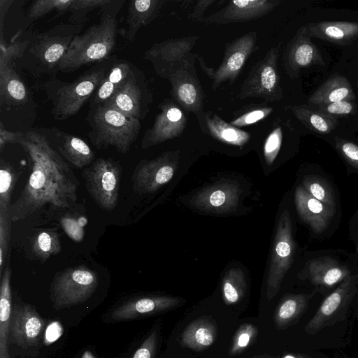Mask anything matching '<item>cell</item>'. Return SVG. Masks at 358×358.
Returning a JSON list of instances; mask_svg holds the SVG:
<instances>
[{
	"instance_id": "cell-5",
	"label": "cell",
	"mask_w": 358,
	"mask_h": 358,
	"mask_svg": "<svg viewBox=\"0 0 358 358\" xmlns=\"http://www.w3.org/2000/svg\"><path fill=\"white\" fill-rule=\"evenodd\" d=\"M86 120L91 128L88 136L95 148L114 147L122 154L129 152L141 127L139 120L106 104L90 106Z\"/></svg>"
},
{
	"instance_id": "cell-4",
	"label": "cell",
	"mask_w": 358,
	"mask_h": 358,
	"mask_svg": "<svg viewBox=\"0 0 358 358\" xmlns=\"http://www.w3.org/2000/svg\"><path fill=\"white\" fill-rule=\"evenodd\" d=\"M82 28L67 23L34 34L28 38L27 46L17 61L22 68L36 77L57 71L69 45Z\"/></svg>"
},
{
	"instance_id": "cell-14",
	"label": "cell",
	"mask_w": 358,
	"mask_h": 358,
	"mask_svg": "<svg viewBox=\"0 0 358 358\" xmlns=\"http://www.w3.org/2000/svg\"><path fill=\"white\" fill-rule=\"evenodd\" d=\"M295 203L299 217L313 232L321 234L328 228L334 208L312 196L303 186L296 189Z\"/></svg>"
},
{
	"instance_id": "cell-47",
	"label": "cell",
	"mask_w": 358,
	"mask_h": 358,
	"mask_svg": "<svg viewBox=\"0 0 358 358\" xmlns=\"http://www.w3.org/2000/svg\"><path fill=\"white\" fill-rule=\"evenodd\" d=\"M264 115L265 113L263 110H257L252 111L238 120H236L233 124L238 125L252 124L263 118Z\"/></svg>"
},
{
	"instance_id": "cell-10",
	"label": "cell",
	"mask_w": 358,
	"mask_h": 358,
	"mask_svg": "<svg viewBox=\"0 0 358 358\" xmlns=\"http://www.w3.org/2000/svg\"><path fill=\"white\" fill-rule=\"evenodd\" d=\"M45 322L34 306L15 303L12 309L10 330L14 343L27 348L38 344Z\"/></svg>"
},
{
	"instance_id": "cell-52",
	"label": "cell",
	"mask_w": 358,
	"mask_h": 358,
	"mask_svg": "<svg viewBox=\"0 0 358 358\" xmlns=\"http://www.w3.org/2000/svg\"><path fill=\"white\" fill-rule=\"evenodd\" d=\"M357 85H358V83H357Z\"/></svg>"
},
{
	"instance_id": "cell-16",
	"label": "cell",
	"mask_w": 358,
	"mask_h": 358,
	"mask_svg": "<svg viewBox=\"0 0 358 358\" xmlns=\"http://www.w3.org/2000/svg\"><path fill=\"white\" fill-rule=\"evenodd\" d=\"M143 90L140 78L134 66L124 83L105 103L124 114L140 119L141 115Z\"/></svg>"
},
{
	"instance_id": "cell-32",
	"label": "cell",
	"mask_w": 358,
	"mask_h": 358,
	"mask_svg": "<svg viewBox=\"0 0 358 358\" xmlns=\"http://www.w3.org/2000/svg\"><path fill=\"white\" fill-rule=\"evenodd\" d=\"M73 0H36L32 2L29 9V19L35 20L52 10L59 15L68 12Z\"/></svg>"
},
{
	"instance_id": "cell-27",
	"label": "cell",
	"mask_w": 358,
	"mask_h": 358,
	"mask_svg": "<svg viewBox=\"0 0 358 358\" xmlns=\"http://www.w3.org/2000/svg\"><path fill=\"white\" fill-rule=\"evenodd\" d=\"M31 249L41 263L62 250L59 236L54 229L40 230L31 240Z\"/></svg>"
},
{
	"instance_id": "cell-1",
	"label": "cell",
	"mask_w": 358,
	"mask_h": 358,
	"mask_svg": "<svg viewBox=\"0 0 358 358\" xmlns=\"http://www.w3.org/2000/svg\"><path fill=\"white\" fill-rule=\"evenodd\" d=\"M18 144L29 159L31 172L20 195L10 206V221L24 220L47 205L59 208L73 205L79 180L46 136L26 131Z\"/></svg>"
},
{
	"instance_id": "cell-31",
	"label": "cell",
	"mask_w": 358,
	"mask_h": 358,
	"mask_svg": "<svg viewBox=\"0 0 358 358\" xmlns=\"http://www.w3.org/2000/svg\"><path fill=\"white\" fill-rule=\"evenodd\" d=\"M111 0H73L68 10L70 13L68 23L83 27L90 11L103 8Z\"/></svg>"
},
{
	"instance_id": "cell-53",
	"label": "cell",
	"mask_w": 358,
	"mask_h": 358,
	"mask_svg": "<svg viewBox=\"0 0 358 358\" xmlns=\"http://www.w3.org/2000/svg\"><path fill=\"white\" fill-rule=\"evenodd\" d=\"M357 121H358V120H357Z\"/></svg>"
},
{
	"instance_id": "cell-21",
	"label": "cell",
	"mask_w": 358,
	"mask_h": 358,
	"mask_svg": "<svg viewBox=\"0 0 358 358\" xmlns=\"http://www.w3.org/2000/svg\"><path fill=\"white\" fill-rule=\"evenodd\" d=\"M132 69L129 62L116 58L91 97L90 106L107 102L124 83Z\"/></svg>"
},
{
	"instance_id": "cell-42",
	"label": "cell",
	"mask_w": 358,
	"mask_h": 358,
	"mask_svg": "<svg viewBox=\"0 0 358 358\" xmlns=\"http://www.w3.org/2000/svg\"><path fill=\"white\" fill-rule=\"evenodd\" d=\"M22 131H10L3 127L2 122L0 124V151L2 152L8 143H17L23 136Z\"/></svg>"
},
{
	"instance_id": "cell-50",
	"label": "cell",
	"mask_w": 358,
	"mask_h": 358,
	"mask_svg": "<svg viewBox=\"0 0 358 358\" xmlns=\"http://www.w3.org/2000/svg\"><path fill=\"white\" fill-rule=\"evenodd\" d=\"M250 358H306L303 355H285L281 357H273L268 355H262L252 357Z\"/></svg>"
},
{
	"instance_id": "cell-33",
	"label": "cell",
	"mask_w": 358,
	"mask_h": 358,
	"mask_svg": "<svg viewBox=\"0 0 358 358\" xmlns=\"http://www.w3.org/2000/svg\"><path fill=\"white\" fill-rule=\"evenodd\" d=\"M257 329L250 323L242 324L234 334L229 349V355L235 356L243 352L255 339Z\"/></svg>"
},
{
	"instance_id": "cell-34",
	"label": "cell",
	"mask_w": 358,
	"mask_h": 358,
	"mask_svg": "<svg viewBox=\"0 0 358 358\" xmlns=\"http://www.w3.org/2000/svg\"><path fill=\"white\" fill-rule=\"evenodd\" d=\"M248 48L249 45H243L229 55L217 73V80H222L239 71L245 62Z\"/></svg>"
},
{
	"instance_id": "cell-23",
	"label": "cell",
	"mask_w": 358,
	"mask_h": 358,
	"mask_svg": "<svg viewBox=\"0 0 358 358\" xmlns=\"http://www.w3.org/2000/svg\"><path fill=\"white\" fill-rule=\"evenodd\" d=\"M12 270L4 268L0 285V358H10L8 349V338L12 315L11 280Z\"/></svg>"
},
{
	"instance_id": "cell-9",
	"label": "cell",
	"mask_w": 358,
	"mask_h": 358,
	"mask_svg": "<svg viewBox=\"0 0 358 358\" xmlns=\"http://www.w3.org/2000/svg\"><path fill=\"white\" fill-rule=\"evenodd\" d=\"M358 273L350 275L322 301L315 315L305 327V331L315 335L345 317L348 307L357 292Z\"/></svg>"
},
{
	"instance_id": "cell-11",
	"label": "cell",
	"mask_w": 358,
	"mask_h": 358,
	"mask_svg": "<svg viewBox=\"0 0 358 358\" xmlns=\"http://www.w3.org/2000/svg\"><path fill=\"white\" fill-rule=\"evenodd\" d=\"M173 173V167L166 163L164 159L142 160L131 175L132 189L139 195L153 192L167 183Z\"/></svg>"
},
{
	"instance_id": "cell-36",
	"label": "cell",
	"mask_w": 358,
	"mask_h": 358,
	"mask_svg": "<svg viewBox=\"0 0 358 358\" xmlns=\"http://www.w3.org/2000/svg\"><path fill=\"white\" fill-rule=\"evenodd\" d=\"M310 107L335 117L336 115H355L357 112L355 101L343 100Z\"/></svg>"
},
{
	"instance_id": "cell-41",
	"label": "cell",
	"mask_w": 358,
	"mask_h": 358,
	"mask_svg": "<svg viewBox=\"0 0 358 358\" xmlns=\"http://www.w3.org/2000/svg\"><path fill=\"white\" fill-rule=\"evenodd\" d=\"M280 144L281 131L280 129H276L268 137L264 146V155L268 164H272L275 159Z\"/></svg>"
},
{
	"instance_id": "cell-43",
	"label": "cell",
	"mask_w": 358,
	"mask_h": 358,
	"mask_svg": "<svg viewBox=\"0 0 358 358\" xmlns=\"http://www.w3.org/2000/svg\"><path fill=\"white\" fill-rule=\"evenodd\" d=\"M63 334V327L58 321L50 323L45 329L44 343L51 344L58 340Z\"/></svg>"
},
{
	"instance_id": "cell-26",
	"label": "cell",
	"mask_w": 358,
	"mask_h": 358,
	"mask_svg": "<svg viewBox=\"0 0 358 358\" xmlns=\"http://www.w3.org/2000/svg\"><path fill=\"white\" fill-rule=\"evenodd\" d=\"M157 1L151 0L130 1L127 16L125 37L131 42L137 31L150 19L157 8Z\"/></svg>"
},
{
	"instance_id": "cell-51",
	"label": "cell",
	"mask_w": 358,
	"mask_h": 358,
	"mask_svg": "<svg viewBox=\"0 0 358 358\" xmlns=\"http://www.w3.org/2000/svg\"><path fill=\"white\" fill-rule=\"evenodd\" d=\"M82 358H95V357L93 356V355L91 353V352L86 351L83 355Z\"/></svg>"
},
{
	"instance_id": "cell-2",
	"label": "cell",
	"mask_w": 358,
	"mask_h": 358,
	"mask_svg": "<svg viewBox=\"0 0 358 358\" xmlns=\"http://www.w3.org/2000/svg\"><path fill=\"white\" fill-rule=\"evenodd\" d=\"M124 1H111L103 7L99 22L76 35L59 62L57 71L73 72L84 65L109 58L116 40L117 15Z\"/></svg>"
},
{
	"instance_id": "cell-12",
	"label": "cell",
	"mask_w": 358,
	"mask_h": 358,
	"mask_svg": "<svg viewBox=\"0 0 358 358\" xmlns=\"http://www.w3.org/2000/svg\"><path fill=\"white\" fill-rule=\"evenodd\" d=\"M350 275V271L345 265L331 257H320L306 263L301 278L308 279L317 291L331 288Z\"/></svg>"
},
{
	"instance_id": "cell-28",
	"label": "cell",
	"mask_w": 358,
	"mask_h": 358,
	"mask_svg": "<svg viewBox=\"0 0 358 358\" xmlns=\"http://www.w3.org/2000/svg\"><path fill=\"white\" fill-rule=\"evenodd\" d=\"M20 173L13 164L0 159V215H9L10 201Z\"/></svg>"
},
{
	"instance_id": "cell-48",
	"label": "cell",
	"mask_w": 358,
	"mask_h": 358,
	"mask_svg": "<svg viewBox=\"0 0 358 358\" xmlns=\"http://www.w3.org/2000/svg\"><path fill=\"white\" fill-rule=\"evenodd\" d=\"M13 1L10 0H0V28H1V40H3V18L6 16V14L11 6Z\"/></svg>"
},
{
	"instance_id": "cell-7",
	"label": "cell",
	"mask_w": 358,
	"mask_h": 358,
	"mask_svg": "<svg viewBox=\"0 0 358 358\" xmlns=\"http://www.w3.org/2000/svg\"><path fill=\"white\" fill-rule=\"evenodd\" d=\"M99 278L85 265L71 266L57 273L51 286L55 309L59 310L87 301L96 291Z\"/></svg>"
},
{
	"instance_id": "cell-20",
	"label": "cell",
	"mask_w": 358,
	"mask_h": 358,
	"mask_svg": "<svg viewBox=\"0 0 358 358\" xmlns=\"http://www.w3.org/2000/svg\"><path fill=\"white\" fill-rule=\"evenodd\" d=\"M217 337V327L214 320L207 316L199 317L191 323L181 334V345L196 351L210 347Z\"/></svg>"
},
{
	"instance_id": "cell-22",
	"label": "cell",
	"mask_w": 358,
	"mask_h": 358,
	"mask_svg": "<svg viewBox=\"0 0 358 358\" xmlns=\"http://www.w3.org/2000/svg\"><path fill=\"white\" fill-rule=\"evenodd\" d=\"M29 92L13 65L0 66V105L18 106L27 103Z\"/></svg>"
},
{
	"instance_id": "cell-29",
	"label": "cell",
	"mask_w": 358,
	"mask_h": 358,
	"mask_svg": "<svg viewBox=\"0 0 358 358\" xmlns=\"http://www.w3.org/2000/svg\"><path fill=\"white\" fill-rule=\"evenodd\" d=\"M222 291L226 304L231 305L238 302L246 291L244 275L241 269L230 270L222 281Z\"/></svg>"
},
{
	"instance_id": "cell-46",
	"label": "cell",
	"mask_w": 358,
	"mask_h": 358,
	"mask_svg": "<svg viewBox=\"0 0 358 358\" xmlns=\"http://www.w3.org/2000/svg\"><path fill=\"white\" fill-rule=\"evenodd\" d=\"M180 99L186 104H192L196 97V92L194 87L190 83H184L180 86L178 90Z\"/></svg>"
},
{
	"instance_id": "cell-39",
	"label": "cell",
	"mask_w": 358,
	"mask_h": 358,
	"mask_svg": "<svg viewBox=\"0 0 358 358\" xmlns=\"http://www.w3.org/2000/svg\"><path fill=\"white\" fill-rule=\"evenodd\" d=\"M233 193L227 187H215L207 194V202L213 208H220L230 203Z\"/></svg>"
},
{
	"instance_id": "cell-37",
	"label": "cell",
	"mask_w": 358,
	"mask_h": 358,
	"mask_svg": "<svg viewBox=\"0 0 358 358\" xmlns=\"http://www.w3.org/2000/svg\"><path fill=\"white\" fill-rule=\"evenodd\" d=\"M10 222L9 215H0V278L4 271L3 266L8 250Z\"/></svg>"
},
{
	"instance_id": "cell-44",
	"label": "cell",
	"mask_w": 358,
	"mask_h": 358,
	"mask_svg": "<svg viewBox=\"0 0 358 358\" xmlns=\"http://www.w3.org/2000/svg\"><path fill=\"white\" fill-rule=\"evenodd\" d=\"M218 131V135L224 141L234 144H241L244 139L243 134L231 127H222Z\"/></svg>"
},
{
	"instance_id": "cell-38",
	"label": "cell",
	"mask_w": 358,
	"mask_h": 358,
	"mask_svg": "<svg viewBox=\"0 0 358 358\" xmlns=\"http://www.w3.org/2000/svg\"><path fill=\"white\" fill-rule=\"evenodd\" d=\"M336 147L343 158L358 170V145L347 140L335 138Z\"/></svg>"
},
{
	"instance_id": "cell-17",
	"label": "cell",
	"mask_w": 358,
	"mask_h": 358,
	"mask_svg": "<svg viewBox=\"0 0 358 358\" xmlns=\"http://www.w3.org/2000/svg\"><path fill=\"white\" fill-rule=\"evenodd\" d=\"M311 38L345 46L358 39V22L348 21H320L306 25Z\"/></svg>"
},
{
	"instance_id": "cell-18",
	"label": "cell",
	"mask_w": 358,
	"mask_h": 358,
	"mask_svg": "<svg viewBox=\"0 0 358 358\" xmlns=\"http://www.w3.org/2000/svg\"><path fill=\"white\" fill-rule=\"evenodd\" d=\"M52 131L58 152L73 165L83 169L95 160L93 151L83 139L55 128Z\"/></svg>"
},
{
	"instance_id": "cell-45",
	"label": "cell",
	"mask_w": 358,
	"mask_h": 358,
	"mask_svg": "<svg viewBox=\"0 0 358 358\" xmlns=\"http://www.w3.org/2000/svg\"><path fill=\"white\" fill-rule=\"evenodd\" d=\"M262 85L264 88L271 90L277 82V75L274 68L271 66H266L261 74Z\"/></svg>"
},
{
	"instance_id": "cell-8",
	"label": "cell",
	"mask_w": 358,
	"mask_h": 358,
	"mask_svg": "<svg viewBox=\"0 0 358 358\" xmlns=\"http://www.w3.org/2000/svg\"><path fill=\"white\" fill-rule=\"evenodd\" d=\"M295 251L289 213L284 210L278 220L266 280V297L272 299L278 292L282 281L291 267Z\"/></svg>"
},
{
	"instance_id": "cell-13",
	"label": "cell",
	"mask_w": 358,
	"mask_h": 358,
	"mask_svg": "<svg viewBox=\"0 0 358 358\" xmlns=\"http://www.w3.org/2000/svg\"><path fill=\"white\" fill-rule=\"evenodd\" d=\"M181 303L168 296H146L131 299L116 308L111 314L114 320H127L161 313Z\"/></svg>"
},
{
	"instance_id": "cell-15",
	"label": "cell",
	"mask_w": 358,
	"mask_h": 358,
	"mask_svg": "<svg viewBox=\"0 0 358 358\" xmlns=\"http://www.w3.org/2000/svg\"><path fill=\"white\" fill-rule=\"evenodd\" d=\"M287 63L289 73L295 77L303 68L325 66L321 52L311 41L306 26L302 27L293 38L287 52Z\"/></svg>"
},
{
	"instance_id": "cell-19",
	"label": "cell",
	"mask_w": 358,
	"mask_h": 358,
	"mask_svg": "<svg viewBox=\"0 0 358 358\" xmlns=\"http://www.w3.org/2000/svg\"><path fill=\"white\" fill-rule=\"evenodd\" d=\"M355 101V94L348 79L335 73L324 81L308 98V106H315L338 101Z\"/></svg>"
},
{
	"instance_id": "cell-6",
	"label": "cell",
	"mask_w": 358,
	"mask_h": 358,
	"mask_svg": "<svg viewBox=\"0 0 358 358\" xmlns=\"http://www.w3.org/2000/svg\"><path fill=\"white\" fill-rule=\"evenodd\" d=\"M121 164L113 158H97L82 171L85 188L101 210L111 213L119 201Z\"/></svg>"
},
{
	"instance_id": "cell-24",
	"label": "cell",
	"mask_w": 358,
	"mask_h": 358,
	"mask_svg": "<svg viewBox=\"0 0 358 358\" xmlns=\"http://www.w3.org/2000/svg\"><path fill=\"white\" fill-rule=\"evenodd\" d=\"M317 292L310 294H287L285 296L274 313V322L278 328H285L298 320L308 307L311 298Z\"/></svg>"
},
{
	"instance_id": "cell-40",
	"label": "cell",
	"mask_w": 358,
	"mask_h": 358,
	"mask_svg": "<svg viewBox=\"0 0 358 358\" xmlns=\"http://www.w3.org/2000/svg\"><path fill=\"white\" fill-rule=\"evenodd\" d=\"M157 344V331L153 330L136 350L131 358H155Z\"/></svg>"
},
{
	"instance_id": "cell-49",
	"label": "cell",
	"mask_w": 358,
	"mask_h": 358,
	"mask_svg": "<svg viewBox=\"0 0 358 358\" xmlns=\"http://www.w3.org/2000/svg\"><path fill=\"white\" fill-rule=\"evenodd\" d=\"M182 117L181 111L176 108H171L166 111V117L171 122H177Z\"/></svg>"
},
{
	"instance_id": "cell-3",
	"label": "cell",
	"mask_w": 358,
	"mask_h": 358,
	"mask_svg": "<svg viewBox=\"0 0 358 358\" xmlns=\"http://www.w3.org/2000/svg\"><path fill=\"white\" fill-rule=\"evenodd\" d=\"M115 59L110 57L97 63L71 83L55 77L44 82L42 89L52 103L54 118L64 120L76 114L92 96Z\"/></svg>"
},
{
	"instance_id": "cell-30",
	"label": "cell",
	"mask_w": 358,
	"mask_h": 358,
	"mask_svg": "<svg viewBox=\"0 0 358 358\" xmlns=\"http://www.w3.org/2000/svg\"><path fill=\"white\" fill-rule=\"evenodd\" d=\"M303 187L314 198L335 209L336 198L330 184L317 176H308L303 180Z\"/></svg>"
},
{
	"instance_id": "cell-35",
	"label": "cell",
	"mask_w": 358,
	"mask_h": 358,
	"mask_svg": "<svg viewBox=\"0 0 358 358\" xmlns=\"http://www.w3.org/2000/svg\"><path fill=\"white\" fill-rule=\"evenodd\" d=\"M28 42L27 38L8 44L3 40H0V66L13 65L15 61H17L22 57Z\"/></svg>"
},
{
	"instance_id": "cell-25",
	"label": "cell",
	"mask_w": 358,
	"mask_h": 358,
	"mask_svg": "<svg viewBox=\"0 0 358 358\" xmlns=\"http://www.w3.org/2000/svg\"><path fill=\"white\" fill-rule=\"evenodd\" d=\"M297 119L308 129L321 134H328L338 125L336 117L312 108L309 106H296L292 108Z\"/></svg>"
}]
</instances>
